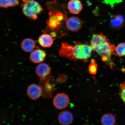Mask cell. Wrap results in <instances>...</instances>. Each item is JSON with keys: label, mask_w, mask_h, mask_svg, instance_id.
<instances>
[{"label": "cell", "mask_w": 125, "mask_h": 125, "mask_svg": "<svg viewBox=\"0 0 125 125\" xmlns=\"http://www.w3.org/2000/svg\"><path fill=\"white\" fill-rule=\"evenodd\" d=\"M90 46L93 51L96 52L101 56L102 60L106 65L113 70L115 65L112 60L113 55H117L115 52V47L102 33L94 34L90 42Z\"/></svg>", "instance_id": "cell-1"}, {"label": "cell", "mask_w": 125, "mask_h": 125, "mask_svg": "<svg viewBox=\"0 0 125 125\" xmlns=\"http://www.w3.org/2000/svg\"><path fill=\"white\" fill-rule=\"evenodd\" d=\"M93 50L90 46L79 41L76 42L74 46L66 42L62 44L59 51L61 57L70 60H80L86 62L91 57Z\"/></svg>", "instance_id": "cell-2"}, {"label": "cell", "mask_w": 125, "mask_h": 125, "mask_svg": "<svg viewBox=\"0 0 125 125\" xmlns=\"http://www.w3.org/2000/svg\"><path fill=\"white\" fill-rule=\"evenodd\" d=\"M21 7L23 14L28 18L34 20L37 19L38 15L43 10L40 4L34 0L23 2Z\"/></svg>", "instance_id": "cell-3"}, {"label": "cell", "mask_w": 125, "mask_h": 125, "mask_svg": "<svg viewBox=\"0 0 125 125\" xmlns=\"http://www.w3.org/2000/svg\"><path fill=\"white\" fill-rule=\"evenodd\" d=\"M70 102V100L68 95L63 93L57 94L54 97L53 100L54 107L59 110L66 108Z\"/></svg>", "instance_id": "cell-4"}, {"label": "cell", "mask_w": 125, "mask_h": 125, "mask_svg": "<svg viewBox=\"0 0 125 125\" xmlns=\"http://www.w3.org/2000/svg\"><path fill=\"white\" fill-rule=\"evenodd\" d=\"M65 16L66 25L69 30L73 32H76L80 30L82 26V23L78 17L72 16L67 18Z\"/></svg>", "instance_id": "cell-5"}, {"label": "cell", "mask_w": 125, "mask_h": 125, "mask_svg": "<svg viewBox=\"0 0 125 125\" xmlns=\"http://www.w3.org/2000/svg\"><path fill=\"white\" fill-rule=\"evenodd\" d=\"M27 93L31 99L36 100L41 96L43 93V90L40 86L33 84L28 87Z\"/></svg>", "instance_id": "cell-6"}, {"label": "cell", "mask_w": 125, "mask_h": 125, "mask_svg": "<svg viewBox=\"0 0 125 125\" xmlns=\"http://www.w3.org/2000/svg\"><path fill=\"white\" fill-rule=\"evenodd\" d=\"M46 55V51L38 48L31 53L30 59L31 61L34 63H40L44 60Z\"/></svg>", "instance_id": "cell-7"}, {"label": "cell", "mask_w": 125, "mask_h": 125, "mask_svg": "<svg viewBox=\"0 0 125 125\" xmlns=\"http://www.w3.org/2000/svg\"><path fill=\"white\" fill-rule=\"evenodd\" d=\"M73 115L71 112L68 111L62 112L58 116V121L60 124L63 125L71 124L73 121Z\"/></svg>", "instance_id": "cell-8"}, {"label": "cell", "mask_w": 125, "mask_h": 125, "mask_svg": "<svg viewBox=\"0 0 125 125\" xmlns=\"http://www.w3.org/2000/svg\"><path fill=\"white\" fill-rule=\"evenodd\" d=\"M68 8L72 13L78 14L82 10L83 6L80 0H70L68 3Z\"/></svg>", "instance_id": "cell-9"}, {"label": "cell", "mask_w": 125, "mask_h": 125, "mask_svg": "<svg viewBox=\"0 0 125 125\" xmlns=\"http://www.w3.org/2000/svg\"><path fill=\"white\" fill-rule=\"evenodd\" d=\"M50 72L49 65L46 63H41L36 68V73L37 75L42 78L46 77L49 75Z\"/></svg>", "instance_id": "cell-10"}, {"label": "cell", "mask_w": 125, "mask_h": 125, "mask_svg": "<svg viewBox=\"0 0 125 125\" xmlns=\"http://www.w3.org/2000/svg\"><path fill=\"white\" fill-rule=\"evenodd\" d=\"M38 42L44 48H49L53 43V39L51 35L43 34L39 37Z\"/></svg>", "instance_id": "cell-11"}, {"label": "cell", "mask_w": 125, "mask_h": 125, "mask_svg": "<svg viewBox=\"0 0 125 125\" xmlns=\"http://www.w3.org/2000/svg\"><path fill=\"white\" fill-rule=\"evenodd\" d=\"M36 46L35 42L30 38H26L23 40L21 43V47L23 51L27 52L33 51Z\"/></svg>", "instance_id": "cell-12"}, {"label": "cell", "mask_w": 125, "mask_h": 125, "mask_svg": "<svg viewBox=\"0 0 125 125\" xmlns=\"http://www.w3.org/2000/svg\"><path fill=\"white\" fill-rule=\"evenodd\" d=\"M111 24L114 29H121L124 25L125 20L124 17L121 15H117L111 20Z\"/></svg>", "instance_id": "cell-13"}, {"label": "cell", "mask_w": 125, "mask_h": 125, "mask_svg": "<svg viewBox=\"0 0 125 125\" xmlns=\"http://www.w3.org/2000/svg\"><path fill=\"white\" fill-rule=\"evenodd\" d=\"M115 115L110 113L105 114L101 119V124L104 125H114L115 124Z\"/></svg>", "instance_id": "cell-14"}, {"label": "cell", "mask_w": 125, "mask_h": 125, "mask_svg": "<svg viewBox=\"0 0 125 125\" xmlns=\"http://www.w3.org/2000/svg\"><path fill=\"white\" fill-rule=\"evenodd\" d=\"M19 0H0V7L7 8L15 7L18 5Z\"/></svg>", "instance_id": "cell-15"}, {"label": "cell", "mask_w": 125, "mask_h": 125, "mask_svg": "<svg viewBox=\"0 0 125 125\" xmlns=\"http://www.w3.org/2000/svg\"><path fill=\"white\" fill-rule=\"evenodd\" d=\"M117 55L121 57L125 55V43H120L115 48Z\"/></svg>", "instance_id": "cell-16"}, {"label": "cell", "mask_w": 125, "mask_h": 125, "mask_svg": "<svg viewBox=\"0 0 125 125\" xmlns=\"http://www.w3.org/2000/svg\"><path fill=\"white\" fill-rule=\"evenodd\" d=\"M98 65L95 62H91L89 67L88 70L90 74L95 75L97 72Z\"/></svg>", "instance_id": "cell-17"}, {"label": "cell", "mask_w": 125, "mask_h": 125, "mask_svg": "<svg viewBox=\"0 0 125 125\" xmlns=\"http://www.w3.org/2000/svg\"><path fill=\"white\" fill-rule=\"evenodd\" d=\"M119 94L122 100L125 104V82L120 86Z\"/></svg>", "instance_id": "cell-18"}, {"label": "cell", "mask_w": 125, "mask_h": 125, "mask_svg": "<svg viewBox=\"0 0 125 125\" xmlns=\"http://www.w3.org/2000/svg\"><path fill=\"white\" fill-rule=\"evenodd\" d=\"M23 2H25V1H26L30 0H22Z\"/></svg>", "instance_id": "cell-19"}]
</instances>
